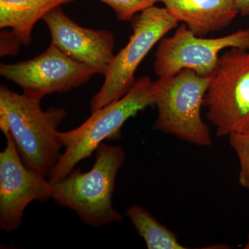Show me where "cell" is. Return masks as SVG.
I'll return each instance as SVG.
<instances>
[{
  "mask_svg": "<svg viewBox=\"0 0 249 249\" xmlns=\"http://www.w3.org/2000/svg\"><path fill=\"white\" fill-rule=\"evenodd\" d=\"M5 137L0 152V229L11 232L22 225L28 205L52 199V187L50 180L26 166L11 134Z\"/></svg>",
  "mask_w": 249,
  "mask_h": 249,
  "instance_id": "9",
  "label": "cell"
},
{
  "mask_svg": "<svg viewBox=\"0 0 249 249\" xmlns=\"http://www.w3.org/2000/svg\"><path fill=\"white\" fill-rule=\"evenodd\" d=\"M211 78L185 69L173 76L154 81V106L157 107V117L152 129L197 146H211L212 135L201 117Z\"/></svg>",
  "mask_w": 249,
  "mask_h": 249,
  "instance_id": "4",
  "label": "cell"
},
{
  "mask_svg": "<svg viewBox=\"0 0 249 249\" xmlns=\"http://www.w3.org/2000/svg\"><path fill=\"white\" fill-rule=\"evenodd\" d=\"M178 21L165 8L154 6L143 10L132 19L133 34L128 42L114 55L101 89L90 102L91 111L101 109L120 99L135 84V73L139 65L172 29Z\"/></svg>",
  "mask_w": 249,
  "mask_h": 249,
  "instance_id": "6",
  "label": "cell"
},
{
  "mask_svg": "<svg viewBox=\"0 0 249 249\" xmlns=\"http://www.w3.org/2000/svg\"><path fill=\"white\" fill-rule=\"evenodd\" d=\"M96 73L52 44L31 60L0 65L1 76L19 85L24 94L41 100L47 94L78 88Z\"/></svg>",
  "mask_w": 249,
  "mask_h": 249,
  "instance_id": "8",
  "label": "cell"
},
{
  "mask_svg": "<svg viewBox=\"0 0 249 249\" xmlns=\"http://www.w3.org/2000/svg\"><path fill=\"white\" fill-rule=\"evenodd\" d=\"M41 99L19 94L1 85L0 129L11 134L24 164L42 176H50L64 147L59 125L67 117L63 108L42 110Z\"/></svg>",
  "mask_w": 249,
  "mask_h": 249,
  "instance_id": "1",
  "label": "cell"
},
{
  "mask_svg": "<svg viewBox=\"0 0 249 249\" xmlns=\"http://www.w3.org/2000/svg\"><path fill=\"white\" fill-rule=\"evenodd\" d=\"M73 1L0 0L1 56L15 55L19 45H30L36 23L52 9Z\"/></svg>",
  "mask_w": 249,
  "mask_h": 249,
  "instance_id": "11",
  "label": "cell"
},
{
  "mask_svg": "<svg viewBox=\"0 0 249 249\" xmlns=\"http://www.w3.org/2000/svg\"><path fill=\"white\" fill-rule=\"evenodd\" d=\"M204 107L217 137L249 131V50L230 48L221 54Z\"/></svg>",
  "mask_w": 249,
  "mask_h": 249,
  "instance_id": "5",
  "label": "cell"
},
{
  "mask_svg": "<svg viewBox=\"0 0 249 249\" xmlns=\"http://www.w3.org/2000/svg\"><path fill=\"white\" fill-rule=\"evenodd\" d=\"M153 89L151 78L142 77L120 99L92 111L76 128L61 132L65 152L59 158L49 180L54 182L65 178L79 162L91 157L105 140L120 139L126 121L154 106Z\"/></svg>",
  "mask_w": 249,
  "mask_h": 249,
  "instance_id": "3",
  "label": "cell"
},
{
  "mask_svg": "<svg viewBox=\"0 0 249 249\" xmlns=\"http://www.w3.org/2000/svg\"><path fill=\"white\" fill-rule=\"evenodd\" d=\"M239 15L249 17V0H233Z\"/></svg>",
  "mask_w": 249,
  "mask_h": 249,
  "instance_id": "16",
  "label": "cell"
},
{
  "mask_svg": "<svg viewBox=\"0 0 249 249\" xmlns=\"http://www.w3.org/2000/svg\"><path fill=\"white\" fill-rule=\"evenodd\" d=\"M230 48L249 50V28L222 37L206 38L195 35L186 24H181L173 36L163 37L159 42L154 71L159 78H164L189 69L199 76L211 78L221 52Z\"/></svg>",
  "mask_w": 249,
  "mask_h": 249,
  "instance_id": "7",
  "label": "cell"
},
{
  "mask_svg": "<svg viewBox=\"0 0 249 249\" xmlns=\"http://www.w3.org/2000/svg\"><path fill=\"white\" fill-rule=\"evenodd\" d=\"M52 37V44L70 58L105 75L114 58V35L107 30L80 27L63 12L60 6L49 11L42 19Z\"/></svg>",
  "mask_w": 249,
  "mask_h": 249,
  "instance_id": "10",
  "label": "cell"
},
{
  "mask_svg": "<svg viewBox=\"0 0 249 249\" xmlns=\"http://www.w3.org/2000/svg\"><path fill=\"white\" fill-rule=\"evenodd\" d=\"M126 217L148 249H186L180 243L175 232L159 222L147 210L138 204H134L127 209Z\"/></svg>",
  "mask_w": 249,
  "mask_h": 249,
  "instance_id": "13",
  "label": "cell"
},
{
  "mask_svg": "<svg viewBox=\"0 0 249 249\" xmlns=\"http://www.w3.org/2000/svg\"><path fill=\"white\" fill-rule=\"evenodd\" d=\"M228 138L240 163L239 184L249 189V131L231 134Z\"/></svg>",
  "mask_w": 249,
  "mask_h": 249,
  "instance_id": "14",
  "label": "cell"
},
{
  "mask_svg": "<svg viewBox=\"0 0 249 249\" xmlns=\"http://www.w3.org/2000/svg\"><path fill=\"white\" fill-rule=\"evenodd\" d=\"M244 249H249V235L248 237V240H247V243H246V245L245 246V247H244Z\"/></svg>",
  "mask_w": 249,
  "mask_h": 249,
  "instance_id": "17",
  "label": "cell"
},
{
  "mask_svg": "<svg viewBox=\"0 0 249 249\" xmlns=\"http://www.w3.org/2000/svg\"><path fill=\"white\" fill-rule=\"evenodd\" d=\"M125 157L123 147L103 142L96 150V159L89 171L73 169L62 179L51 181L52 199L59 206L74 211L86 225L98 228L122 222V214L113 206L112 196Z\"/></svg>",
  "mask_w": 249,
  "mask_h": 249,
  "instance_id": "2",
  "label": "cell"
},
{
  "mask_svg": "<svg viewBox=\"0 0 249 249\" xmlns=\"http://www.w3.org/2000/svg\"><path fill=\"white\" fill-rule=\"evenodd\" d=\"M114 10L120 21H131L136 14L154 6L157 0H100Z\"/></svg>",
  "mask_w": 249,
  "mask_h": 249,
  "instance_id": "15",
  "label": "cell"
},
{
  "mask_svg": "<svg viewBox=\"0 0 249 249\" xmlns=\"http://www.w3.org/2000/svg\"><path fill=\"white\" fill-rule=\"evenodd\" d=\"M199 37L229 27L239 15L233 0H157Z\"/></svg>",
  "mask_w": 249,
  "mask_h": 249,
  "instance_id": "12",
  "label": "cell"
}]
</instances>
